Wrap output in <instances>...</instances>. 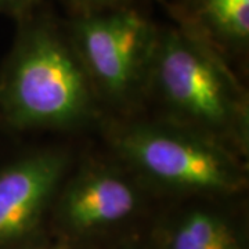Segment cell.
<instances>
[{"instance_id": "obj_1", "label": "cell", "mask_w": 249, "mask_h": 249, "mask_svg": "<svg viewBox=\"0 0 249 249\" xmlns=\"http://www.w3.org/2000/svg\"><path fill=\"white\" fill-rule=\"evenodd\" d=\"M0 65V127L14 134H73L104 116L67 28L39 13L17 21Z\"/></svg>"}, {"instance_id": "obj_2", "label": "cell", "mask_w": 249, "mask_h": 249, "mask_svg": "<svg viewBox=\"0 0 249 249\" xmlns=\"http://www.w3.org/2000/svg\"><path fill=\"white\" fill-rule=\"evenodd\" d=\"M142 112L248 160V91L222 54L178 25L158 27Z\"/></svg>"}, {"instance_id": "obj_3", "label": "cell", "mask_w": 249, "mask_h": 249, "mask_svg": "<svg viewBox=\"0 0 249 249\" xmlns=\"http://www.w3.org/2000/svg\"><path fill=\"white\" fill-rule=\"evenodd\" d=\"M107 151L160 199L244 196L247 160L226 147L148 114L107 118L98 126Z\"/></svg>"}, {"instance_id": "obj_4", "label": "cell", "mask_w": 249, "mask_h": 249, "mask_svg": "<svg viewBox=\"0 0 249 249\" xmlns=\"http://www.w3.org/2000/svg\"><path fill=\"white\" fill-rule=\"evenodd\" d=\"M158 201L112 154L79 155L54 199L49 234L75 247L94 249L98 241H116L139 231Z\"/></svg>"}, {"instance_id": "obj_5", "label": "cell", "mask_w": 249, "mask_h": 249, "mask_svg": "<svg viewBox=\"0 0 249 249\" xmlns=\"http://www.w3.org/2000/svg\"><path fill=\"white\" fill-rule=\"evenodd\" d=\"M65 28L104 119L142 112L158 25L129 3L73 14Z\"/></svg>"}, {"instance_id": "obj_6", "label": "cell", "mask_w": 249, "mask_h": 249, "mask_svg": "<svg viewBox=\"0 0 249 249\" xmlns=\"http://www.w3.org/2000/svg\"><path fill=\"white\" fill-rule=\"evenodd\" d=\"M78 157L71 144L49 142L0 160V249H24L50 237L54 199Z\"/></svg>"}, {"instance_id": "obj_7", "label": "cell", "mask_w": 249, "mask_h": 249, "mask_svg": "<svg viewBox=\"0 0 249 249\" xmlns=\"http://www.w3.org/2000/svg\"><path fill=\"white\" fill-rule=\"evenodd\" d=\"M244 196H196L170 201L152 231L158 249H248Z\"/></svg>"}, {"instance_id": "obj_8", "label": "cell", "mask_w": 249, "mask_h": 249, "mask_svg": "<svg viewBox=\"0 0 249 249\" xmlns=\"http://www.w3.org/2000/svg\"><path fill=\"white\" fill-rule=\"evenodd\" d=\"M176 25L198 36L234 67L248 57L249 0H173Z\"/></svg>"}, {"instance_id": "obj_9", "label": "cell", "mask_w": 249, "mask_h": 249, "mask_svg": "<svg viewBox=\"0 0 249 249\" xmlns=\"http://www.w3.org/2000/svg\"><path fill=\"white\" fill-rule=\"evenodd\" d=\"M106 249H158L155 235L150 230H139L132 234H127L119 240L114 241L111 245H108Z\"/></svg>"}, {"instance_id": "obj_10", "label": "cell", "mask_w": 249, "mask_h": 249, "mask_svg": "<svg viewBox=\"0 0 249 249\" xmlns=\"http://www.w3.org/2000/svg\"><path fill=\"white\" fill-rule=\"evenodd\" d=\"M42 0H0V14L19 21L39 9Z\"/></svg>"}, {"instance_id": "obj_11", "label": "cell", "mask_w": 249, "mask_h": 249, "mask_svg": "<svg viewBox=\"0 0 249 249\" xmlns=\"http://www.w3.org/2000/svg\"><path fill=\"white\" fill-rule=\"evenodd\" d=\"M73 11V14H83L100 10L114 9L132 3V0H64Z\"/></svg>"}, {"instance_id": "obj_12", "label": "cell", "mask_w": 249, "mask_h": 249, "mask_svg": "<svg viewBox=\"0 0 249 249\" xmlns=\"http://www.w3.org/2000/svg\"><path fill=\"white\" fill-rule=\"evenodd\" d=\"M24 249H85L80 248V247H75V245H71L68 242H64V241L57 240V238H53V237H49L43 241H39L31 247H27Z\"/></svg>"}, {"instance_id": "obj_13", "label": "cell", "mask_w": 249, "mask_h": 249, "mask_svg": "<svg viewBox=\"0 0 249 249\" xmlns=\"http://www.w3.org/2000/svg\"><path fill=\"white\" fill-rule=\"evenodd\" d=\"M162 1H163V0H162Z\"/></svg>"}]
</instances>
